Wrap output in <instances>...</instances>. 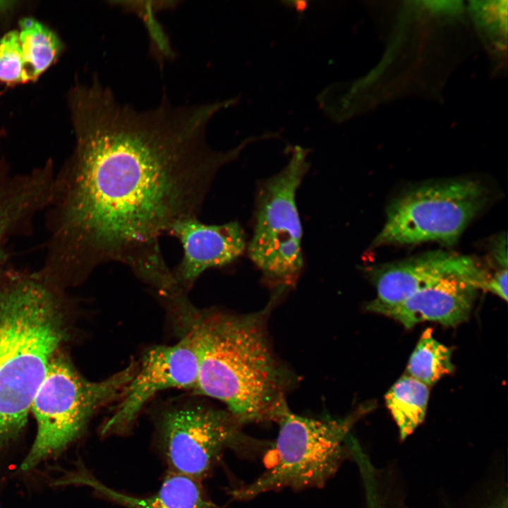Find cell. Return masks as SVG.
Instances as JSON below:
<instances>
[{
  "instance_id": "cell-1",
  "label": "cell",
  "mask_w": 508,
  "mask_h": 508,
  "mask_svg": "<svg viewBox=\"0 0 508 508\" xmlns=\"http://www.w3.org/2000/svg\"><path fill=\"white\" fill-rule=\"evenodd\" d=\"M73 151L55 177L42 273L75 284L119 262L157 294L175 284L159 244L176 222L198 217L218 170L238 153L206 140L224 102L145 110L120 102L97 78L73 86Z\"/></svg>"
},
{
  "instance_id": "cell-2",
  "label": "cell",
  "mask_w": 508,
  "mask_h": 508,
  "mask_svg": "<svg viewBox=\"0 0 508 508\" xmlns=\"http://www.w3.org/2000/svg\"><path fill=\"white\" fill-rule=\"evenodd\" d=\"M278 294L263 309L247 314L193 306L178 317L181 332L196 345L195 394L222 401L243 425L277 423L297 377L274 353L267 328Z\"/></svg>"
},
{
  "instance_id": "cell-3",
  "label": "cell",
  "mask_w": 508,
  "mask_h": 508,
  "mask_svg": "<svg viewBox=\"0 0 508 508\" xmlns=\"http://www.w3.org/2000/svg\"><path fill=\"white\" fill-rule=\"evenodd\" d=\"M54 284L40 274L0 289V445L16 436L65 337Z\"/></svg>"
},
{
  "instance_id": "cell-4",
  "label": "cell",
  "mask_w": 508,
  "mask_h": 508,
  "mask_svg": "<svg viewBox=\"0 0 508 508\" xmlns=\"http://www.w3.org/2000/svg\"><path fill=\"white\" fill-rule=\"evenodd\" d=\"M372 409L362 405L341 418H311L289 409L277 421V438L266 468L255 480L231 492L241 501L284 489L321 488L351 454L347 439L356 423Z\"/></svg>"
},
{
  "instance_id": "cell-5",
  "label": "cell",
  "mask_w": 508,
  "mask_h": 508,
  "mask_svg": "<svg viewBox=\"0 0 508 508\" xmlns=\"http://www.w3.org/2000/svg\"><path fill=\"white\" fill-rule=\"evenodd\" d=\"M137 366L132 361L102 380L90 381L55 354L31 406L37 433L20 468L31 470L75 440L99 409L119 400Z\"/></svg>"
},
{
  "instance_id": "cell-6",
  "label": "cell",
  "mask_w": 508,
  "mask_h": 508,
  "mask_svg": "<svg viewBox=\"0 0 508 508\" xmlns=\"http://www.w3.org/2000/svg\"><path fill=\"white\" fill-rule=\"evenodd\" d=\"M488 199L478 181L456 179L423 184L389 205L374 246L437 241L455 243Z\"/></svg>"
},
{
  "instance_id": "cell-7",
  "label": "cell",
  "mask_w": 508,
  "mask_h": 508,
  "mask_svg": "<svg viewBox=\"0 0 508 508\" xmlns=\"http://www.w3.org/2000/svg\"><path fill=\"white\" fill-rule=\"evenodd\" d=\"M306 155L305 149L296 147L286 166L262 183L257 197L248 255L280 293L294 285L303 267L296 193L308 168Z\"/></svg>"
},
{
  "instance_id": "cell-8",
  "label": "cell",
  "mask_w": 508,
  "mask_h": 508,
  "mask_svg": "<svg viewBox=\"0 0 508 508\" xmlns=\"http://www.w3.org/2000/svg\"><path fill=\"white\" fill-rule=\"evenodd\" d=\"M156 435L170 471L195 480L206 476L226 449L260 446L242 433L227 410L195 400L177 401L159 413Z\"/></svg>"
},
{
  "instance_id": "cell-9",
  "label": "cell",
  "mask_w": 508,
  "mask_h": 508,
  "mask_svg": "<svg viewBox=\"0 0 508 508\" xmlns=\"http://www.w3.org/2000/svg\"><path fill=\"white\" fill-rule=\"evenodd\" d=\"M198 356L192 336L182 332L172 345L149 349L119 399L113 413L102 428V435L125 431L145 405L157 393L169 389H195Z\"/></svg>"
},
{
  "instance_id": "cell-10",
  "label": "cell",
  "mask_w": 508,
  "mask_h": 508,
  "mask_svg": "<svg viewBox=\"0 0 508 508\" xmlns=\"http://www.w3.org/2000/svg\"><path fill=\"white\" fill-rule=\"evenodd\" d=\"M469 279L483 289L489 275L473 258L437 250L376 267L371 270L377 296L366 306L380 310L401 303L420 289L451 276Z\"/></svg>"
},
{
  "instance_id": "cell-11",
  "label": "cell",
  "mask_w": 508,
  "mask_h": 508,
  "mask_svg": "<svg viewBox=\"0 0 508 508\" xmlns=\"http://www.w3.org/2000/svg\"><path fill=\"white\" fill-rule=\"evenodd\" d=\"M166 236L182 246V258L171 272L177 286L186 293L202 273L231 264L246 247L244 231L236 222L207 224L190 217L173 224Z\"/></svg>"
},
{
  "instance_id": "cell-12",
  "label": "cell",
  "mask_w": 508,
  "mask_h": 508,
  "mask_svg": "<svg viewBox=\"0 0 508 508\" xmlns=\"http://www.w3.org/2000/svg\"><path fill=\"white\" fill-rule=\"evenodd\" d=\"M478 289L469 279L447 276L378 313L393 318L406 328L426 321L455 326L467 320Z\"/></svg>"
},
{
  "instance_id": "cell-13",
  "label": "cell",
  "mask_w": 508,
  "mask_h": 508,
  "mask_svg": "<svg viewBox=\"0 0 508 508\" xmlns=\"http://www.w3.org/2000/svg\"><path fill=\"white\" fill-rule=\"evenodd\" d=\"M1 136L0 132V140ZM55 177L52 163L29 174L11 175L6 161L0 158V267L8 237L50 205Z\"/></svg>"
},
{
  "instance_id": "cell-14",
  "label": "cell",
  "mask_w": 508,
  "mask_h": 508,
  "mask_svg": "<svg viewBox=\"0 0 508 508\" xmlns=\"http://www.w3.org/2000/svg\"><path fill=\"white\" fill-rule=\"evenodd\" d=\"M71 480L92 488L124 508H220L205 495L198 480L171 471L159 490L145 497L116 490L85 473L75 475Z\"/></svg>"
},
{
  "instance_id": "cell-15",
  "label": "cell",
  "mask_w": 508,
  "mask_h": 508,
  "mask_svg": "<svg viewBox=\"0 0 508 508\" xmlns=\"http://www.w3.org/2000/svg\"><path fill=\"white\" fill-rule=\"evenodd\" d=\"M428 386L404 375L390 387L385 396V404L404 440L423 423L428 399Z\"/></svg>"
},
{
  "instance_id": "cell-16",
  "label": "cell",
  "mask_w": 508,
  "mask_h": 508,
  "mask_svg": "<svg viewBox=\"0 0 508 508\" xmlns=\"http://www.w3.org/2000/svg\"><path fill=\"white\" fill-rule=\"evenodd\" d=\"M30 80H35L56 59L62 50L58 36L32 18H23L18 29Z\"/></svg>"
},
{
  "instance_id": "cell-17",
  "label": "cell",
  "mask_w": 508,
  "mask_h": 508,
  "mask_svg": "<svg viewBox=\"0 0 508 508\" xmlns=\"http://www.w3.org/2000/svg\"><path fill=\"white\" fill-rule=\"evenodd\" d=\"M453 370L451 349L435 339L431 329L425 330L409 358L406 375L429 387Z\"/></svg>"
},
{
  "instance_id": "cell-18",
  "label": "cell",
  "mask_w": 508,
  "mask_h": 508,
  "mask_svg": "<svg viewBox=\"0 0 508 508\" xmlns=\"http://www.w3.org/2000/svg\"><path fill=\"white\" fill-rule=\"evenodd\" d=\"M469 11L480 32L497 51L506 49L507 1H472Z\"/></svg>"
},
{
  "instance_id": "cell-19",
  "label": "cell",
  "mask_w": 508,
  "mask_h": 508,
  "mask_svg": "<svg viewBox=\"0 0 508 508\" xmlns=\"http://www.w3.org/2000/svg\"><path fill=\"white\" fill-rule=\"evenodd\" d=\"M31 81L18 30L0 37V82L15 85Z\"/></svg>"
},
{
  "instance_id": "cell-20",
  "label": "cell",
  "mask_w": 508,
  "mask_h": 508,
  "mask_svg": "<svg viewBox=\"0 0 508 508\" xmlns=\"http://www.w3.org/2000/svg\"><path fill=\"white\" fill-rule=\"evenodd\" d=\"M428 11L435 15L455 16L463 8L461 1H420Z\"/></svg>"
},
{
  "instance_id": "cell-21",
  "label": "cell",
  "mask_w": 508,
  "mask_h": 508,
  "mask_svg": "<svg viewBox=\"0 0 508 508\" xmlns=\"http://www.w3.org/2000/svg\"><path fill=\"white\" fill-rule=\"evenodd\" d=\"M483 289L507 301V269H500L489 277Z\"/></svg>"
},
{
  "instance_id": "cell-22",
  "label": "cell",
  "mask_w": 508,
  "mask_h": 508,
  "mask_svg": "<svg viewBox=\"0 0 508 508\" xmlns=\"http://www.w3.org/2000/svg\"><path fill=\"white\" fill-rule=\"evenodd\" d=\"M17 1L0 0V19L6 17L16 8Z\"/></svg>"
},
{
  "instance_id": "cell-23",
  "label": "cell",
  "mask_w": 508,
  "mask_h": 508,
  "mask_svg": "<svg viewBox=\"0 0 508 508\" xmlns=\"http://www.w3.org/2000/svg\"><path fill=\"white\" fill-rule=\"evenodd\" d=\"M369 508H378V507H369Z\"/></svg>"
}]
</instances>
